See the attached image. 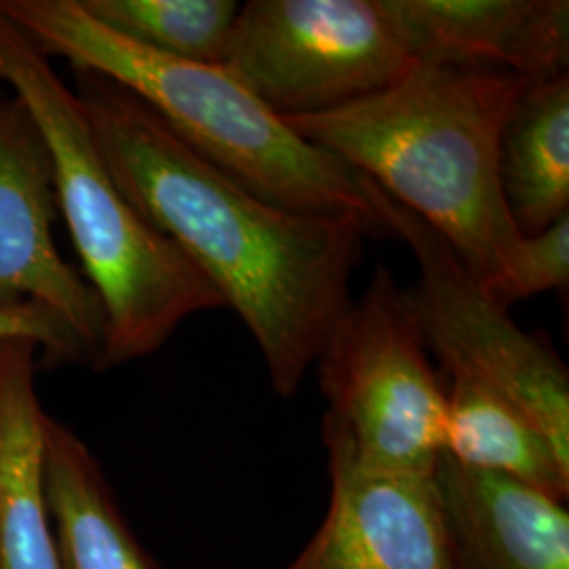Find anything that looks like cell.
Here are the masks:
<instances>
[{"instance_id": "1", "label": "cell", "mask_w": 569, "mask_h": 569, "mask_svg": "<svg viewBox=\"0 0 569 569\" xmlns=\"http://www.w3.org/2000/svg\"><path fill=\"white\" fill-rule=\"evenodd\" d=\"M74 84L122 192L239 315L277 395L293 397L352 305L350 279L371 226L270 203L117 82L74 70Z\"/></svg>"}, {"instance_id": "2", "label": "cell", "mask_w": 569, "mask_h": 569, "mask_svg": "<svg viewBox=\"0 0 569 569\" xmlns=\"http://www.w3.org/2000/svg\"><path fill=\"white\" fill-rule=\"evenodd\" d=\"M531 82L416 63L366 100L283 121L439 232L500 302L523 243L500 186V140Z\"/></svg>"}, {"instance_id": "3", "label": "cell", "mask_w": 569, "mask_h": 569, "mask_svg": "<svg viewBox=\"0 0 569 569\" xmlns=\"http://www.w3.org/2000/svg\"><path fill=\"white\" fill-rule=\"evenodd\" d=\"M42 53L117 82L204 161L270 203L305 213L352 216L385 232L361 176L306 142L222 63L173 60L103 28L81 0H0Z\"/></svg>"}, {"instance_id": "4", "label": "cell", "mask_w": 569, "mask_h": 569, "mask_svg": "<svg viewBox=\"0 0 569 569\" xmlns=\"http://www.w3.org/2000/svg\"><path fill=\"white\" fill-rule=\"evenodd\" d=\"M0 81L30 112L51 157L56 201L82 277L103 310L96 367L157 352L186 319L226 308L182 249L131 203L114 180L74 89L51 60L0 13Z\"/></svg>"}, {"instance_id": "5", "label": "cell", "mask_w": 569, "mask_h": 569, "mask_svg": "<svg viewBox=\"0 0 569 569\" xmlns=\"http://www.w3.org/2000/svg\"><path fill=\"white\" fill-rule=\"evenodd\" d=\"M327 399L323 441L367 470L432 475L443 456L446 382L406 291L378 266L317 359Z\"/></svg>"}, {"instance_id": "6", "label": "cell", "mask_w": 569, "mask_h": 569, "mask_svg": "<svg viewBox=\"0 0 569 569\" xmlns=\"http://www.w3.org/2000/svg\"><path fill=\"white\" fill-rule=\"evenodd\" d=\"M385 228L406 241L418 264L409 308L446 378H462L502 397L540 428L569 460V373L542 336L528 333L448 241L361 178Z\"/></svg>"}, {"instance_id": "7", "label": "cell", "mask_w": 569, "mask_h": 569, "mask_svg": "<svg viewBox=\"0 0 569 569\" xmlns=\"http://www.w3.org/2000/svg\"><path fill=\"white\" fill-rule=\"evenodd\" d=\"M222 66L277 117L296 119L380 93L416 61L378 0H251Z\"/></svg>"}, {"instance_id": "8", "label": "cell", "mask_w": 569, "mask_h": 569, "mask_svg": "<svg viewBox=\"0 0 569 569\" xmlns=\"http://www.w3.org/2000/svg\"><path fill=\"white\" fill-rule=\"evenodd\" d=\"M53 167L41 131L16 96L0 93V310L44 306L100 355L103 310L96 291L61 258Z\"/></svg>"}, {"instance_id": "9", "label": "cell", "mask_w": 569, "mask_h": 569, "mask_svg": "<svg viewBox=\"0 0 569 569\" xmlns=\"http://www.w3.org/2000/svg\"><path fill=\"white\" fill-rule=\"evenodd\" d=\"M326 446L329 509L284 569H460L432 475L367 470L342 446Z\"/></svg>"}, {"instance_id": "10", "label": "cell", "mask_w": 569, "mask_h": 569, "mask_svg": "<svg viewBox=\"0 0 569 569\" xmlns=\"http://www.w3.org/2000/svg\"><path fill=\"white\" fill-rule=\"evenodd\" d=\"M416 63L545 81L568 72V0H378Z\"/></svg>"}, {"instance_id": "11", "label": "cell", "mask_w": 569, "mask_h": 569, "mask_svg": "<svg viewBox=\"0 0 569 569\" xmlns=\"http://www.w3.org/2000/svg\"><path fill=\"white\" fill-rule=\"evenodd\" d=\"M432 477L460 569H569L566 502L448 456Z\"/></svg>"}, {"instance_id": "12", "label": "cell", "mask_w": 569, "mask_h": 569, "mask_svg": "<svg viewBox=\"0 0 569 569\" xmlns=\"http://www.w3.org/2000/svg\"><path fill=\"white\" fill-rule=\"evenodd\" d=\"M39 348L0 340V569H61L47 500Z\"/></svg>"}, {"instance_id": "13", "label": "cell", "mask_w": 569, "mask_h": 569, "mask_svg": "<svg viewBox=\"0 0 569 569\" xmlns=\"http://www.w3.org/2000/svg\"><path fill=\"white\" fill-rule=\"evenodd\" d=\"M44 477L61 569H159L127 526L91 449L51 416Z\"/></svg>"}, {"instance_id": "14", "label": "cell", "mask_w": 569, "mask_h": 569, "mask_svg": "<svg viewBox=\"0 0 569 569\" xmlns=\"http://www.w3.org/2000/svg\"><path fill=\"white\" fill-rule=\"evenodd\" d=\"M500 186L523 237L569 213V77L533 81L500 140Z\"/></svg>"}, {"instance_id": "15", "label": "cell", "mask_w": 569, "mask_h": 569, "mask_svg": "<svg viewBox=\"0 0 569 569\" xmlns=\"http://www.w3.org/2000/svg\"><path fill=\"white\" fill-rule=\"evenodd\" d=\"M443 456L568 502L569 460L528 416L462 378H446Z\"/></svg>"}, {"instance_id": "16", "label": "cell", "mask_w": 569, "mask_h": 569, "mask_svg": "<svg viewBox=\"0 0 569 569\" xmlns=\"http://www.w3.org/2000/svg\"><path fill=\"white\" fill-rule=\"evenodd\" d=\"M103 28L173 60L224 63L241 4L234 0H81Z\"/></svg>"}, {"instance_id": "17", "label": "cell", "mask_w": 569, "mask_h": 569, "mask_svg": "<svg viewBox=\"0 0 569 569\" xmlns=\"http://www.w3.org/2000/svg\"><path fill=\"white\" fill-rule=\"evenodd\" d=\"M569 279V213L538 234L523 237L517 264L512 268L502 305L528 300L550 289H559Z\"/></svg>"}, {"instance_id": "18", "label": "cell", "mask_w": 569, "mask_h": 569, "mask_svg": "<svg viewBox=\"0 0 569 569\" xmlns=\"http://www.w3.org/2000/svg\"><path fill=\"white\" fill-rule=\"evenodd\" d=\"M0 340H28L37 345L47 366L93 363V355L72 327L53 310L34 302L0 310Z\"/></svg>"}]
</instances>
